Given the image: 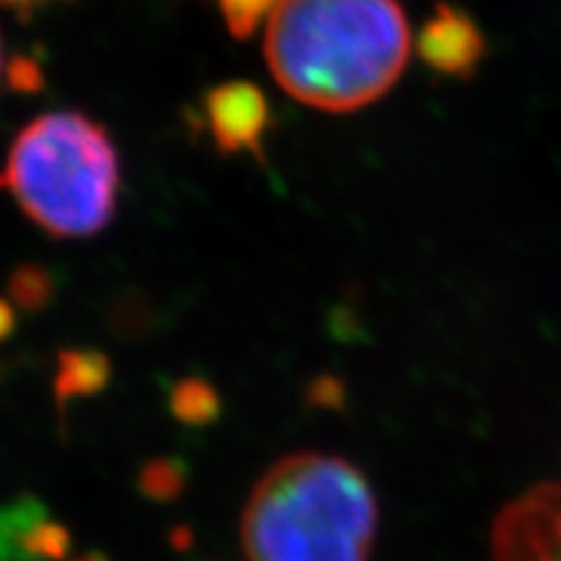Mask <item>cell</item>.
<instances>
[{"instance_id":"cell-8","label":"cell","mask_w":561,"mask_h":561,"mask_svg":"<svg viewBox=\"0 0 561 561\" xmlns=\"http://www.w3.org/2000/svg\"><path fill=\"white\" fill-rule=\"evenodd\" d=\"M42 517H47V512L37 500L0 507V561H34L32 533Z\"/></svg>"},{"instance_id":"cell-1","label":"cell","mask_w":561,"mask_h":561,"mask_svg":"<svg viewBox=\"0 0 561 561\" xmlns=\"http://www.w3.org/2000/svg\"><path fill=\"white\" fill-rule=\"evenodd\" d=\"M263 50L273 79L294 100L354 112L401 79L411 32L398 0H278Z\"/></svg>"},{"instance_id":"cell-6","label":"cell","mask_w":561,"mask_h":561,"mask_svg":"<svg viewBox=\"0 0 561 561\" xmlns=\"http://www.w3.org/2000/svg\"><path fill=\"white\" fill-rule=\"evenodd\" d=\"M419 53L442 73L466 76L481 60L483 37L471 19L450 5H439L437 16L421 32Z\"/></svg>"},{"instance_id":"cell-14","label":"cell","mask_w":561,"mask_h":561,"mask_svg":"<svg viewBox=\"0 0 561 561\" xmlns=\"http://www.w3.org/2000/svg\"><path fill=\"white\" fill-rule=\"evenodd\" d=\"M5 70H9V62H5L3 37H0V91H3V83H5Z\"/></svg>"},{"instance_id":"cell-12","label":"cell","mask_w":561,"mask_h":561,"mask_svg":"<svg viewBox=\"0 0 561 561\" xmlns=\"http://www.w3.org/2000/svg\"><path fill=\"white\" fill-rule=\"evenodd\" d=\"M216 3H219L229 30L237 37H248V34L257 30L261 21H268L273 5L278 0H216Z\"/></svg>"},{"instance_id":"cell-5","label":"cell","mask_w":561,"mask_h":561,"mask_svg":"<svg viewBox=\"0 0 561 561\" xmlns=\"http://www.w3.org/2000/svg\"><path fill=\"white\" fill-rule=\"evenodd\" d=\"M210 133L224 151H248L261 144L268 123V107L261 91L248 83L216 89L206 104Z\"/></svg>"},{"instance_id":"cell-16","label":"cell","mask_w":561,"mask_h":561,"mask_svg":"<svg viewBox=\"0 0 561 561\" xmlns=\"http://www.w3.org/2000/svg\"><path fill=\"white\" fill-rule=\"evenodd\" d=\"M73 561H107L102 557V553H87V557H79V559H73Z\"/></svg>"},{"instance_id":"cell-11","label":"cell","mask_w":561,"mask_h":561,"mask_svg":"<svg viewBox=\"0 0 561 561\" xmlns=\"http://www.w3.org/2000/svg\"><path fill=\"white\" fill-rule=\"evenodd\" d=\"M140 489L146 496L157 502L174 500L185 489V468L182 462L172 458H159L146 462L144 471H140Z\"/></svg>"},{"instance_id":"cell-4","label":"cell","mask_w":561,"mask_h":561,"mask_svg":"<svg viewBox=\"0 0 561 561\" xmlns=\"http://www.w3.org/2000/svg\"><path fill=\"white\" fill-rule=\"evenodd\" d=\"M491 561H561V479L538 483L500 512Z\"/></svg>"},{"instance_id":"cell-15","label":"cell","mask_w":561,"mask_h":561,"mask_svg":"<svg viewBox=\"0 0 561 561\" xmlns=\"http://www.w3.org/2000/svg\"><path fill=\"white\" fill-rule=\"evenodd\" d=\"M5 5H16V9H24V5H34V3H45V0H0Z\"/></svg>"},{"instance_id":"cell-10","label":"cell","mask_w":561,"mask_h":561,"mask_svg":"<svg viewBox=\"0 0 561 561\" xmlns=\"http://www.w3.org/2000/svg\"><path fill=\"white\" fill-rule=\"evenodd\" d=\"M9 294L13 305L21 307V310L39 312L50 305L55 294V280L39 265H21L19 271H13L9 280Z\"/></svg>"},{"instance_id":"cell-2","label":"cell","mask_w":561,"mask_h":561,"mask_svg":"<svg viewBox=\"0 0 561 561\" xmlns=\"http://www.w3.org/2000/svg\"><path fill=\"white\" fill-rule=\"evenodd\" d=\"M377 525V496L354 462L294 453L250 491L240 538L250 561H369Z\"/></svg>"},{"instance_id":"cell-3","label":"cell","mask_w":561,"mask_h":561,"mask_svg":"<svg viewBox=\"0 0 561 561\" xmlns=\"http://www.w3.org/2000/svg\"><path fill=\"white\" fill-rule=\"evenodd\" d=\"M0 191L55 237H91L112 221L121 161L107 130L81 112H50L13 138Z\"/></svg>"},{"instance_id":"cell-9","label":"cell","mask_w":561,"mask_h":561,"mask_svg":"<svg viewBox=\"0 0 561 561\" xmlns=\"http://www.w3.org/2000/svg\"><path fill=\"white\" fill-rule=\"evenodd\" d=\"M170 405L174 416L187 426H206L221 411L219 392L198 377H187V380L174 385Z\"/></svg>"},{"instance_id":"cell-13","label":"cell","mask_w":561,"mask_h":561,"mask_svg":"<svg viewBox=\"0 0 561 561\" xmlns=\"http://www.w3.org/2000/svg\"><path fill=\"white\" fill-rule=\"evenodd\" d=\"M16 331V312L5 299H0V341H5Z\"/></svg>"},{"instance_id":"cell-7","label":"cell","mask_w":561,"mask_h":561,"mask_svg":"<svg viewBox=\"0 0 561 561\" xmlns=\"http://www.w3.org/2000/svg\"><path fill=\"white\" fill-rule=\"evenodd\" d=\"M110 382V362L100 351H62L55 375V401L60 409L73 398L96 396Z\"/></svg>"}]
</instances>
